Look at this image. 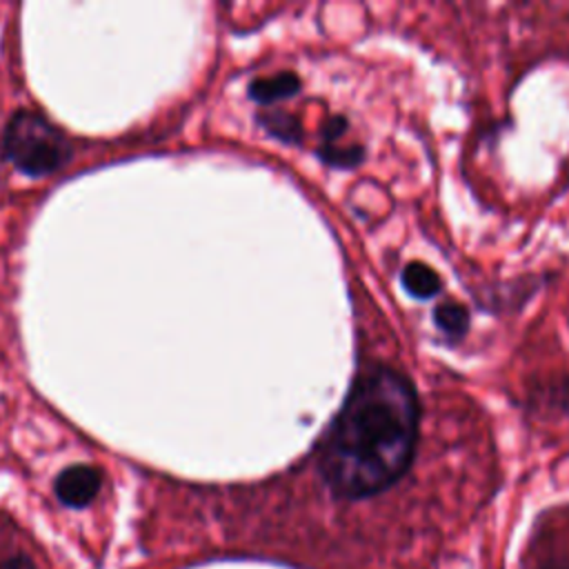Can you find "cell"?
<instances>
[{
	"label": "cell",
	"mask_w": 569,
	"mask_h": 569,
	"mask_svg": "<svg viewBox=\"0 0 569 569\" xmlns=\"http://www.w3.org/2000/svg\"><path fill=\"white\" fill-rule=\"evenodd\" d=\"M0 153L20 173L44 178L60 171L73 153L71 140L36 109H18L4 124Z\"/></svg>",
	"instance_id": "cell-2"
},
{
	"label": "cell",
	"mask_w": 569,
	"mask_h": 569,
	"mask_svg": "<svg viewBox=\"0 0 569 569\" xmlns=\"http://www.w3.org/2000/svg\"><path fill=\"white\" fill-rule=\"evenodd\" d=\"M433 325L449 338L460 340L469 331V311L456 300H445L433 307Z\"/></svg>",
	"instance_id": "cell-7"
},
{
	"label": "cell",
	"mask_w": 569,
	"mask_h": 569,
	"mask_svg": "<svg viewBox=\"0 0 569 569\" xmlns=\"http://www.w3.org/2000/svg\"><path fill=\"white\" fill-rule=\"evenodd\" d=\"M551 396H553V405L569 416V378L560 380L553 389H551Z\"/></svg>",
	"instance_id": "cell-10"
},
{
	"label": "cell",
	"mask_w": 569,
	"mask_h": 569,
	"mask_svg": "<svg viewBox=\"0 0 569 569\" xmlns=\"http://www.w3.org/2000/svg\"><path fill=\"white\" fill-rule=\"evenodd\" d=\"M256 122L282 144H300L302 142V122L287 109L264 107L256 113Z\"/></svg>",
	"instance_id": "cell-5"
},
{
	"label": "cell",
	"mask_w": 569,
	"mask_h": 569,
	"mask_svg": "<svg viewBox=\"0 0 569 569\" xmlns=\"http://www.w3.org/2000/svg\"><path fill=\"white\" fill-rule=\"evenodd\" d=\"M302 89V80L296 71H278L273 76H262V78H253L247 87V96L258 102L262 109L271 107L280 100H287L291 96H296Z\"/></svg>",
	"instance_id": "cell-4"
},
{
	"label": "cell",
	"mask_w": 569,
	"mask_h": 569,
	"mask_svg": "<svg viewBox=\"0 0 569 569\" xmlns=\"http://www.w3.org/2000/svg\"><path fill=\"white\" fill-rule=\"evenodd\" d=\"M0 569H38L27 556H11L4 562H0Z\"/></svg>",
	"instance_id": "cell-11"
},
{
	"label": "cell",
	"mask_w": 569,
	"mask_h": 569,
	"mask_svg": "<svg viewBox=\"0 0 569 569\" xmlns=\"http://www.w3.org/2000/svg\"><path fill=\"white\" fill-rule=\"evenodd\" d=\"M318 158L333 167V169H353L365 160V147L362 144H338V142H329V144H320L316 149Z\"/></svg>",
	"instance_id": "cell-8"
},
{
	"label": "cell",
	"mask_w": 569,
	"mask_h": 569,
	"mask_svg": "<svg viewBox=\"0 0 569 569\" xmlns=\"http://www.w3.org/2000/svg\"><path fill=\"white\" fill-rule=\"evenodd\" d=\"M347 127H349V122H347L345 116H340V113L329 116V118L322 122V127H320V138H322L320 144L336 142V140L347 131Z\"/></svg>",
	"instance_id": "cell-9"
},
{
	"label": "cell",
	"mask_w": 569,
	"mask_h": 569,
	"mask_svg": "<svg viewBox=\"0 0 569 569\" xmlns=\"http://www.w3.org/2000/svg\"><path fill=\"white\" fill-rule=\"evenodd\" d=\"M102 487V471L93 465H71L62 469L53 482L56 498L73 509H82L98 496Z\"/></svg>",
	"instance_id": "cell-3"
},
{
	"label": "cell",
	"mask_w": 569,
	"mask_h": 569,
	"mask_svg": "<svg viewBox=\"0 0 569 569\" xmlns=\"http://www.w3.org/2000/svg\"><path fill=\"white\" fill-rule=\"evenodd\" d=\"M420 431V400L411 378L389 365L362 369L316 451L325 487L362 500L393 487L411 467Z\"/></svg>",
	"instance_id": "cell-1"
},
{
	"label": "cell",
	"mask_w": 569,
	"mask_h": 569,
	"mask_svg": "<svg viewBox=\"0 0 569 569\" xmlns=\"http://www.w3.org/2000/svg\"><path fill=\"white\" fill-rule=\"evenodd\" d=\"M400 282H402V289L416 300H431L442 289L440 276L427 262H418V260H411L402 267Z\"/></svg>",
	"instance_id": "cell-6"
}]
</instances>
